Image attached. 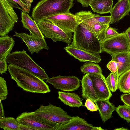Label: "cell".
<instances>
[{"mask_svg": "<svg viewBox=\"0 0 130 130\" xmlns=\"http://www.w3.org/2000/svg\"><path fill=\"white\" fill-rule=\"evenodd\" d=\"M94 126L78 116H72L71 120L59 124L56 130H92Z\"/></svg>", "mask_w": 130, "mask_h": 130, "instance_id": "cell-16", "label": "cell"}, {"mask_svg": "<svg viewBox=\"0 0 130 130\" xmlns=\"http://www.w3.org/2000/svg\"><path fill=\"white\" fill-rule=\"evenodd\" d=\"M74 0H41L33 8L31 17L36 22L47 17L69 12Z\"/></svg>", "mask_w": 130, "mask_h": 130, "instance_id": "cell-2", "label": "cell"}, {"mask_svg": "<svg viewBox=\"0 0 130 130\" xmlns=\"http://www.w3.org/2000/svg\"><path fill=\"white\" fill-rule=\"evenodd\" d=\"M11 18L15 22L18 20V18L17 15L13 9V7L6 0H0Z\"/></svg>", "mask_w": 130, "mask_h": 130, "instance_id": "cell-31", "label": "cell"}, {"mask_svg": "<svg viewBox=\"0 0 130 130\" xmlns=\"http://www.w3.org/2000/svg\"><path fill=\"white\" fill-rule=\"evenodd\" d=\"M116 111L122 118L130 123V107L125 104L119 105L116 108Z\"/></svg>", "mask_w": 130, "mask_h": 130, "instance_id": "cell-29", "label": "cell"}, {"mask_svg": "<svg viewBox=\"0 0 130 130\" xmlns=\"http://www.w3.org/2000/svg\"><path fill=\"white\" fill-rule=\"evenodd\" d=\"M113 3L112 0H92L89 6L94 12L102 14L110 13Z\"/></svg>", "mask_w": 130, "mask_h": 130, "instance_id": "cell-23", "label": "cell"}, {"mask_svg": "<svg viewBox=\"0 0 130 130\" xmlns=\"http://www.w3.org/2000/svg\"><path fill=\"white\" fill-rule=\"evenodd\" d=\"M84 106L88 110L91 111H96L98 110L95 104H94L92 101L89 99L86 100Z\"/></svg>", "mask_w": 130, "mask_h": 130, "instance_id": "cell-34", "label": "cell"}, {"mask_svg": "<svg viewBox=\"0 0 130 130\" xmlns=\"http://www.w3.org/2000/svg\"><path fill=\"white\" fill-rule=\"evenodd\" d=\"M101 52L113 54L130 51V44L125 32L101 42Z\"/></svg>", "mask_w": 130, "mask_h": 130, "instance_id": "cell-9", "label": "cell"}, {"mask_svg": "<svg viewBox=\"0 0 130 130\" xmlns=\"http://www.w3.org/2000/svg\"><path fill=\"white\" fill-rule=\"evenodd\" d=\"M19 5L23 9L22 11L29 13L30 8L27 3L25 0H12Z\"/></svg>", "mask_w": 130, "mask_h": 130, "instance_id": "cell-33", "label": "cell"}, {"mask_svg": "<svg viewBox=\"0 0 130 130\" xmlns=\"http://www.w3.org/2000/svg\"><path fill=\"white\" fill-rule=\"evenodd\" d=\"M130 12V0H119L110 12V24L117 22L128 15Z\"/></svg>", "mask_w": 130, "mask_h": 130, "instance_id": "cell-15", "label": "cell"}, {"mask_svg": "<svg viewBox=\"0 0 130 130\" xmlns=\"http://www.w3.org/2000/svg\"><path fill=\"white\" fill-rule=\"evenodd\" d=\"M15 23L0 1V37L8 36V34L13 30Z\"/></svg>", "mask_w": 130, "mask_h": 130, "instance_id": "cell-17", "label": "cell"}, {"mask_svg": "<svg viewBox=\"0 0 130 130\" xmlns=\"http://www.w3.org/2000/svg\"><path fill=\"white\" fill-rule=\"evenodd\" d=\"M14 36L21 38L27 46L28 50L32 54L34 53H38L42 49L48 50L45 39L42 38L31 34L28 35L24 32L18 33L15 31Z\"/></svg>", "mask_w": 130, "mask_h": 130, "instance_id": "cell-12", "label": "cell"}, {"mask_svg": "<svg viewBox=\"0 0 130 130\" xmlns=\"http://www.w3.org/2000/svg\"><path fill=\"white\" fill-rule=\"evenodd\" d=\"M88 74L92 81L98 100L109 99L112 95L103 74Z\"/></svg>", "mask_w": 130, "mask_h": 130, "instance_id": "cell-13", "label": "cell"}, {"mask_svg": "<svg viewBox=\"0 0 130 130\" xmlns=\"http://www.w3.org/2000/svg\"><path fill=\"white\" fill-rule=\"evenodd\" d=\"M0 119L5 118L4 115V112L3 109V104L1 102V101H0Z\"/></svg>", "mask_w": 130, "mask_h": 130, "instance_id": "cell-40", "label": "cell"}, {"mask_svg": "<svg viewBox=\"0 0 130 130\" xmlns=\"http://www.w3.org/2000/svg\"><path fill=\"white\" fill-rule=\"evenodd\" d=\"M37 24L45 38L51 39L56 42L60 41L69 45L71 43L72 32H66L51 22L43 19L38 21Z\"/></svg>", "mask_w": 130, "mask_h": 130, "instance_id": "cell-6", "label": "cell"}, {"mask_svg": "<svg viewBox=\"0 0 130 130\" xmlns=\"http://www.w3.org/2000/svg\"><path fill=\"white\" fill-rule=\"evenodd\" d=\"M34 112L36 116L59 124L66 123L72 118L60 107L50 103L46 106L41 105Z\"/></svg>", "mask_w": 130, "mask_h": 130, "instance_id": "cell-5", "label": "cell"}, {"mask_svg": "<svg viewBox=\"0 0 130 130\" xmlns=\"http://www.w3.org/2000/svg\"><path fill=\"white\" fill-rule=\"evenodd\" d=\"M6 60L9 64L27 70L42 80L49 78L44 70L38 65L24 50L10 53Z\"/></svg>", "mask_w": 130, "mask_h": 130, "instance_id": "cell-4", "label": "cell"}, {"mask_svg": "<svg viewBox=\"0 0 130 130\" xmlns=\"http://www.w3.org/2000/svg\"><path fill=\"white\" fill-rule=\"evenodd\" d=\"M106 67L111 72L115 73L118 72V64L115 61L111 60L108 62Z\"/></svg>", "mask_w": 130, "mask_h": 130, "instance_id": "cell-35", "label": "cell"}, {"mask_svg": "<svg viewBox=\"0 0 130 130\" xmlns=\"http://www.w3.org/2000/svg\"><path fill=\"white\" fill-rule=\"evenodd\" d=\"M93 62H86L80 67L81 71L84 74H102V70L99 65Z\"/></svg>", "mask_w": 130, "mask_h": 130, "instance_id": "cell-27", "label": "cell"}, {"mask_svg": "<svg viewBox=\"0 0 130 130\" xmlns=\"http://www.w3.org/2000/svg\"><path fill=\"white\" fill-rule=\"evenodd\" d=\"M119 77L117 72H111L106 78L108 88L112 92H115L118 88Z\"/></svg>", "mask_w": 130, "mask_h": 130, "instance_id": "cell-28", "label": "cell"}, {"mask_svg": "<svg viewBox=\"0 0 130 130\" xmlns=\"http://www.w3.org/2000/svg\"><path fill=\"white\" fill-rule=\"evenodd\" d=\"M7 69L11 78L24 91L43 94L50 92L49 86L43 80L29 71L10 64L8 65Z\"/></svg>", "mask_w": 130, "mask_h": 130, "instance_id": "cell-1", "label": "cell"}, {"mask_svg": "<svg viewBox=\"0 0 130 130\" xmlns=\"http://www.w3.org/2000/svg\"><path fill=\"white\" fill-rule=\"evenodd\" d=\"M66 52L80 62H91L96 63L102 60L99 54L77 48L70 44L64 48Z\"/></svg>", "mask_w": 130, "mask_h": 130, "instance_id": "cell-14", "label": "cell"}, {"mask_svg": "<svg viewBox=\"0 0 130 130\" xmlns=\"http://www.w3.org/2000/svg\"><path fill=\"white\" fill-rule=\"evenodd\" d=\"M119 34L115 29L109 27L105 30L103 40L101 42L116 36Z\"/></svg>", "mask_w": 130, "mask_h": 130, "instance_id": "cell-32", "label": "cell"}, {"mask_svg": "<svg viewBox=\"0 0 130 130\" xmlns=\"http://www.w3.org/2000/svg\"><path fill=\"white\" fill-rule=\"evenodd\" d=\"M111 56V60L117 63L119 77L130 69V51L115 53Z\"/></svg>", "mask_w": 130, "mask_h": 130, "instance_id": "cell-19", "label": "cell"}, {"mask_svg": "<svg viewBox=\"0 0 130 130\" xmlns=\"http://www.w3.org/2000/svg\"><path fill=\"white\" fill-rule=\"evenodd\" d=\"M58 93V98L66 105L70 107L78 108L83 105L81 98L76 93L60 91Z\"/></svg>", "mask_w": 130, "mask_h": 130, "instance_id": "cell-22", "label": "cell"}, {"mask_svg": "<svg viewBox=\"0 0 130 130\" xmlns=\"http://www.w3.org/2000/svg\"><path fill=\"white\" fill-rule=\"evenodd\" d=\"M109 100H97L94 102L103 123L111 118L112 112L116 109L117 107Z\"/></svg>", "mask_w": 130, "mask_h": 130, "instance_id": "cell-18", "label": "cell"}, {"mask_svg": "<svg viewBox=\"0 0 130 130\" xmlns=\"http://www.w3.org/2000/svg\"><path fill=\"white\" fill-rule=\"evenodd\" d=\"M82 87V96L83 99H89L94 102L98 100L92 81L88 74L83 76L80 80Z\"/></svg>", "mask_w": 130, "mask_h": 130, "instance_id": "cell-20", "label": "cell"}, {"mask_svg": "<svg viewBox=\"0 0 130 130\" xmlns=\"http://www.w3.org/2000/svg\"><path fill=\"white\" fill-rule=\"evenodd\" d=\"M75 14L79 21L95 33L101 42L103 40L105 31L109 27V24H103L98 22L95 14L90 11H82Z\"/></svg>", "mask_w": 130, "mask_h": 130, "instance_id": "cell-8", "label": "cell"}, {"mask_svg": "<svg viewBox=\"0 0 130 130\" xmlns=\"http://www.w3.org/2000/svg\"><path fill=\"white\" fill-rule=\"evenodd\" d=\"M92 0H77V2L80 3L82 6L85 7H87Z\"/></svg>", "mask_w": 130, "mask_h": 130, "instance_id": "cell-38", "label": "cell"}, {"mask_svg": "<svg viewBox=\"0 0 130 130\" xmlns=\"http://www.w3.org/2000/svg\"><path fill=\"white\" fill-rule=\"evenodd\" d=\"M125 32L130 44V27L126 30Z\"/></svg>", "mask_w": 130, "mask_h": 130, "instance_id": "cell-41", "label": "cell"}, {"mask_svg": "<svg viewBox=\"0 0 130 130\" xmlns=\"http://www.w3.org/2000/svg\"><path fill=\"white\" fill-rule=\"evenodd\" d=\"M36 130V129L31 127L27 125L20 124L19 126V130Z\"/></svg>", "mask_w": 130, "mask_h": 130, "instance_id": "cell-39", "label": "cell"}, {"mask_svg": "<svg viewBox=\"0 0 130 130\" xmlns=\"http://www.w3.org/2000/svg\"><path fill=\"white\" fill-rule=\"evenodd\" d=\"M8 94L6 82L3 78L0 77V101L5 100Z\"/></svg>", "mask_w": 130, "mask_h": 130, "instance_id": "cell-30", "label": "cell"}, {"mask_svg": "<svg viewBox=\"0 0 130 130\" xmlns=\"http://www.w3.org/2000/svg\"><path fill=\"white\" fill-rule=\"evenodd\" d=\"M120 98L125 104L130 107V92L122 94Z\"/></svg>", "mask_w": 130, "mask_h": 130, "instance_id": "cell-37", "label": "cell"}, {"mask_svg": "<svg viewBox=\"0 0 130 130\" xmlns=\"http://www.w3.org/2000/svg\"><path fill=\"white\" fill-rule=\"evenodd\" d=\"M118 88L124 93L130 92V69L120 75L119 77Z\"/></svg>", "mask_w": 130, "mask_h": 130, "instance_id": "cell-25", "label": "cell"}, {"mask_svg": "<svg viewBox=\"0 0 130 130\" xmlns=\"http://www.w3.org/2000/svg\"><path fill=\"white\" fill-rule=\"evenodd\" d=\"M115 130H128V129L127 128H124L123 127L117 128L116 129H115Z\"/></svg>", "mask_w": 130, "mask_h": 130, "instance_id": "cell-44", "label": "cell"}, {"mask_svg": "<svg viewBox=\"0 0 130 130\" xmlns=\"http://www.w3.org/2000/svg\"><path fill=\"white\" fill-rule=\"evenodd\" d=\"M20 124L27 125L36 130H56L58 123L36 116L33 112H23L16 119Z\"/></svg>", "mask_w": 130, "mask_h": 130, "instance_id": "cell-7", "label": "cell"}, {"mask_svg": "<svg viewBox=\"0 0 130 130\" xmlns=\"http://www.w3.org/2000/svg\"><path fill=\"white\" fill-rule=\"evenodd\" d=\"M28 3V4L30 7H31V3L33 2V0H25Z\"/></svg>", "mask_w": 130, "mask_h": 130, "instance_id": "cell-43", "label": "cell"}, {"mask_svg": "<svg viewBox=\"0 0 130 130\" xmlns=\"http://www.w3.org/2000/svg\"><path fill=\"white\" fill-rule=\"evenodd\" d=\"M43 19L51 22L63 31L69 32H73L80 23L75 14L70 12L51 16Z\"/></svg>", "mask_w": 130, "mask_h": 130, "instance_id": "cell-10", "label": "cell"}, {"mask_svg": "<svg viewBox=\"0 0 130 130\" xmlns=\"http://www.w3.org/2000/svg\"><path fill=\"white\" fill-rule=\"evenodd\" d=\"M15 44L14 39L8 36L0 37V60L6 59Z\"/></svg>", "mask_w": 130, "mask_h": 130, "instance_id": "cell-24", "label": "cell"}, {"mask_svg": "<svg viewBox=\"0 0 130 130\" xmlns=\"http://www.w3.org/2000/svg\"><path fill=\"white\" fill-rule=\"evenodd\" d=\"M20 124L13 117L0 119V127L4 130H19Z\"/></svg>", "mask_w": 130, "mask_h": 130, "instance_id": "cell-26", "label": "cell"}, {"mask_svg": "<svg viewBox=\"0 0 130 130\" xmlns=\"http://www.w3.org/2000/svg\"></svg>", "mask_w": 130, "mask_h": 130, "instance_id": "cell-45", "label": "cell"}, {"mask_svg": "<svg viewBox=\"0 0 130 130\" xmlns=\"http://www.w3.org/2000/svg\"><path fill=\"white\" fill-rule=\"evenodd\" d=\"M104 129L102 128L101 127L94 126L92 130H104Z\"/></svg>", "mask_w": 130, "mask_h": 130, "instance_id": "cell-42", "label": "cell"}, {"mask_svg": "<svg viewBox=\"0 0 130 130\" xmlns=\"http://www.w3.org/2000/svg\"><path fill=\"white\" fill-rule=\"evenodd\" d=\"M21 18V22L23 27L28 29L30 34L45 39V37L40 30L36 22L33 20L27 13L22 11Z\"/></svg>", "mask_w": 130, "mask_h": 130, "instance_id": "cell-21", "label": "cell"}, {"mask_svg": "<svg viewBox=\"0 0 130 130\" xmlns=\"http://www.w3.org/2000/svg\"><path fill=\"white\" fill-rule=\"evenodd\" d=\"M80 80L77 77L53 76L46 80V82L52 85L54 88L63 91H73L78 89L80 86Z\"/></svg>", "mask_w": 130, "mask_h": 130, "instance_id": "cell-11", "label": "cell"}, {"mask_svg": "<svg viewBox=\"0 0 130 130\" xmlns=\"http://www.w3.org/2000/svg\"><path fill=\"white\" fill-rule=\"evenodd\" d=\"M7 63L6 59L0 60V73L2 75L4 73L6 74L8 69Z\"/></svg>", "mask_w": 130, "mask_h": 130, "instance_id": "cell-36", "label": "cell"}, {"mask_svg": "<svg viewBox=\"0 0 130 130\" xmlns=\"http://www.w3.org/2000/svg\"><path fill=\"white\" fill-rule=\"evenodd\" d=\"M73 33L72 45L92 53H101V43L97 36L82 23L77 25Z\"/></svg>", "mask_w": 130, "mask_h": 130, "instance_id": "cell-3", "label": "cell"}, {"mask_svg": "<svg viewBox=\"0 0 130 130\" xmlns=\"http://www.w3.org/2000/svg\"></svg>", "mask_w": 130, "mask_h": 130, "instance_id": "cell-46", "label": "cell"}]
</instances>
